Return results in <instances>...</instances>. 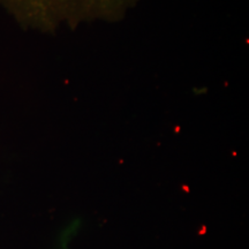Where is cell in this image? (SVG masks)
<instances>
[{"label": "cell", "instance_id": "cell-1", "mask_svg": "<svg viewBox=\"0 0 249 249\" xmlns=\"http://www.w3.org/2000/svg\"><path fill=\"white\" fill-rule=\"evenodd\" d=\"M18 13L49 18L61 15L113 8L123 0H6Z\"/></svg>", "mask_w": 249, "mask_h": 249}]
</instances>
